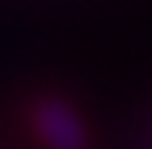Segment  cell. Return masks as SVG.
Returning <instances> with one entry per match:
<instances>
[{
	"instance_id": "cell-1",
	"label": "cell",
	"mask_w": 152,
	"mask_h": 149,
	"mask_svg": "<svg viewBox=\"0 0 152 149\" xmlns=\"http://www.w3.org/2000/svg\"><path fill=\"white\" fill-rule=\"evenodd\" d=\"M36 125L51 149H81L84 146V128H81L78 116L69 107H63L60 102L45 104L36 113Z\"/></svg>"
}]
</instances>
